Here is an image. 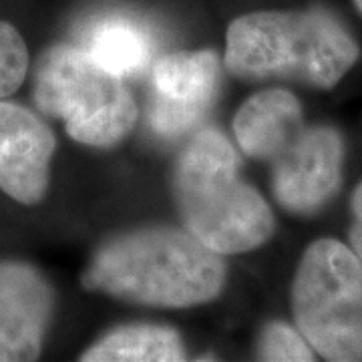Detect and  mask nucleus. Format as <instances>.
I'll use <instances>...</instances> for the list:
<instances>
[{"label":"nucleus","instance_id":"obj_1","mask_svg":"<svg viewBox=\"0 0 362 362\" xmlns=\"http://www.w3.org/2000/svg\"><path fill=\"white\" fill-rule=\"evenodd\" d=\"M240 149L272 169V189L290 214L310 216L337 195L344 139L334 127L306 125L292 90L272 87L246 99L233 117Z\"/></svg>","mask_w":362,"mask_h":362},{"label":"nucleus","instance_id":"obj_2","mask_svg":"<svg viewBox=\"0 0 362 362\" xmlns=\"http://www.w3.org/2000/svg\"><path fill=\"white\" fill-rule=\"evenodd\" d=\"M228 268L185 228H139L107 240L81 282L131 304L192 308L220 296Z\"/></svg>","mask_w":362,"mask_h":362},{"label":"nucleus","instance_id":"obj_3","mask_svg":"<svg viewBox=\"0 0 362 362\" xmlns=\"http://www.w3.org/2000/svg\"><path fill=\"white\" fill-rule=\"evenodd\" d=\"M361 47L337 14L324 6L259 11L233 18L223 63L233 77L292 81L332 89L354 66Z\"/></svg>","mask_w":362,"mask_h":362},{"label":"nucleus","instance_id":"obj_4","mask_svg":"<svg viewBox=\"0 0 362 362\" xmlns=\"http://www.w3.org/2000/svg\"><path fill=\"white\" fill-rule=\"evenodd\" d=\"M181 223L221 256L264 246L276 230L270 206L242 180L240 157L221 131H195L181 149L171 175Z\"/></svg>","mask_w":362,"mask_h":362},{"label":"nucleus","instance_id":"obj_5","mask_svg":"<svg viewBox=\"0 0 362 362\" xmlns=\"http://www.w3.org/2000/svg\"><path fill=\"white\" fill-rule=\"evenodd\" d=\"M33 93L45 115L63 119L69 137L89 147H115L137 123V105L123 77L81 47L57 45L45 52Z\"/></svg>","mask_w":362,"mask_h":362},{"label":"nucleus","instance_id":"obj_6","mask_svg":"<svg viewBox=\"0 0 362 362\" xmlns=\"http://www.w3.org/2000/svg\"><path fill=\"white\" fill-rule=\"evenodd\" d=\"M292 314L324 361H362V262L346 244L322 238L298 262Z\"/></svg>","mask_w":362,"mask_h":362},{"label":"nucleus","instance_id":"obj_7","mask_svg":"<svg viewBox=\"0 0 362 362\" xmlns=\"http://www.w3.org/2000/svg\"><path fill=\"white\" fill-rule=\"evenodd\" d=\"M147 107L149 129L180 137L199 125L220 87V59L214 51H177L157 59Z\"/></svg>","mask_w":362,"mask_h":362},{"label":"nucleus","instance_id":"obj_8","mask_svg":"<svg viewBox=\"0 0 362 362\" xmlns=\"http://www.w3.org/2000/svg\"><path fill=\"white\" fill-rule=\"evenodd\" d=\"M57 139L35 113L0 99V189L23 206L45 199Z\"/></svg>","mask_w":362,"mask_h":362},{"label":"nucleus","instance_id":"obj_9","mask_svg":"<svg viewBox=\"0 0 362 362\" xmlns=\"http://www.w3.org/2000/svg\"><path fill=\"white\" fill-rule=\"evenodd\" d=\"M54 312V292L37 268L0 262V362L37 361Z\"/></svg>","mask_w":362,"mask_h":362},{"label":"nucleus","instance_id":"obj_10","mask_svg":"<svg viewBox=\"0 0 362 362\" xmlns=\"http://www.w3.org/2000/svg\"><path fill=\"white\" fill-rule=\"evenodd\" d=\"M83 51L119 77L141 73L153 61V35L127 16H105L83 35Z\"/></svg>","mask_w":362,"mask_h":362},{"label":"nucleus","instance_id":"obj_11","mask_svg":"<svg viewBox=\"0 0 362 362\" xmlns=\"http://www.w3.org/2000/svg\"><path fill=\"white\" fill-rule=\"evenodd\" d=\"M78 361L83 362H175L185 361L180 334L168 326L131 324L105 334Z\"/></svg>","mask_w":362,"mask_h":362},{"label":"nucleus","instance_id":"obj_12","mask_svg":"<svg viewBox=\"0 0 362 362\" xmlns=\"http://www.w3.org/2000/svg\"><path fill=\"white\" fill-rule=\"evenodd\" d=\"M259 361H314V350L298 328L284 322H270L258 338Z\"/></svg>","mask_w":362,"mask_h":362},{"label":"nucleus","instance_id":"obj_13","mask_svg":"<svg viewBox=\"0 0 362 362\" xmlns=\"http://www.w3.org/2000/svg\"><path fill=\"white\" fill-rule=\"evenodd\" d=\"M28 71L25 39L11 23L0 21V99L18 90Z\"/></svg>","mask_w":362,"mask_h":362},{"label":"nucleus","instance_id":"obj_14","mask_svg":"<svg viewBox=\"0 0 362 362\" xmlns=\"http://www.w3.org/2000/svg\"><path fill=\"white\" fill-rule=\"evenodd\" d=\"M350 214H352V221H350V247L352 252L361 258L362 262V183L354 189L352 199H350Z\"/></svg>","mask_w":362,"mask_h":362},{"label":"nucleus","instance_id":"obj_15","mask_svg":"<svg viewBox=\"0 0 362 362\" xmlns=\"http://www.w3.org/2000/svg\"><path fill=\"white\" fill-rule=\"evenodd\" d=\"M354 6L358 8V13L362 14V0H354Z\"/></svg>","mask_w":362,"mask_h":362}]
</instances>
